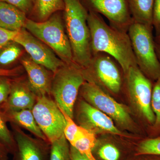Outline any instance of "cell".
<instances>
[{
  "label": "cell",
  "mask_w": 160,
  "mask_h": 160,
  "mask_svg": "<svg viewBox=\"0 0 160 160\" xmlns=\"http://www.w3.org/2000/svg\"><path fill=\"white\" fill-rule=\"evenodd\" d=\"M7 122L4 112L0 110V141L6 146L9 153L13 154L16 149V143L12 132L7 126Z\"/></svg>",
  "instance_id": "cell-25"
},
{
  "label": "cell",
  "mask_w": 160,
  "mask_h": 160,
  "mask_svg": "<svg viewBox=\"0 0 160 160\" xmlns=\"http://www.w3.org/2000/svg\"><path fill=\"white\" fill-rule=\"evenodd\" d=\"M18 32L10 31L0 27V49L9 42L13 41Z\"/></svg>",
  "instance_id": "cell-31"
},
{
  "label": "cell",
  "mask_w": 160,
  "mask_h": 160,
  "mask_svg": "<svg viewBox=\"0 0 160 160\" xmlns=\"http://www.w3.org/2000/svg\"><path fill=\"white\" fill-rule=\"evenodd\" d=\"M3 112L8 122L14 124L20 128H24L31 132L38 138L48 142L46 137L36 122L32 110L23 109Z\"/></svg>",
  "instance_id": "cell-16"
},
{
  "label": "cell",
  "mask_w": 160,
  "mask_h": 160,
  "mask_svg": "<svg viewBox=\"0 0 160 160\" xmlns=\"http://www.w3.org/2000/svg\"><path fill=\"white\" fill-rule=\"evenodd\" d=\"M70 156L71 160H89L85 155L81 153L73 146L70 145Z\"/></svg>",
  "instance_id": "cell-33"
},
{
  "label": "cell",
  "mask_w": 160,
  "mask_h": 160,
  "mask_svg": "<svg viewBox=\"0 0 160 160\" xmlns=\"http://www.w3.org/2000/svg\"><path fill=\"white\" fill-rule=\"evenodd\" d=\"M92 54L103 52L114 58L126 73L132 66H138L128 32L108 25L101 15L89 11Z\"/></svg>",
  "instance_id": "cell-1"
},
{
  "label": "cell",
  "mask_w": 160,
  "mask_h": 160,
  "mask_svg": "<svg viewBox=\"0 0 160 160\" xmlns=\"http://www.w3.org/2000/svg\"><path fill=\"white\" fill-rule=\"evenodd\" d=\"M49 160H71L70 145L64 134L50 144Z\"/></svg>",
  "instance_id": "cell-22"
},
{
  "label": "cell",
  "mask_w": 160,
  "mask_h": 160,
  "mask_svg": "<svg viewBox=\"0 0 160 160\" xmlns=\"http://www.w3.org/2000/svg\"><path fill=\"white\" fill-rule=\"evenodd\" d=\"M16 143L12 160H49L50 144L24 132L21 128L10 123Z\"/></svg>",
  "instance_id": "cell-13"
},
{
  "label": "cell",
  "mask_w": 160,
  "mask_h": 160,
  "mask_svg": "<svg viewBox=\"0 0 160 160\" xmlns=\"http://www.w3.org/2000/svg\"><path fill=\"white\" fill-rule=\"evenodd\" d=\"M12 41L23 47L33 62L53 73L65 64L49 47L25 28L18 31Z\"/></svg>",
  "instance_id": "cell-11"
},
{
  "label": "cell",
  "mask_w": 160,
  "mask_h": 160,
  "mask_svg": "<svg viewBox=\"0 0 160 160\" xmlns=\"http://www.w3.org/2000/svg\"><path fill=\"white\" fill-rule=\"evenodd\" d=\"M66 34L71 45L75 64L81 69L89 65L92 54L90 31L88 26L89 11L81 0H63Z\"/></svg>",
  "instance_id": "cell-2"
},
{
  "label": "cell",
  "mask_w": 160,
  "mask_h": 160,
  "mask_svg": "<svg viewBox=\"0 0 160 160\" xmlns=\"http://www.w3.org/2000/svg\"><path fill=\"white\" fill-rule=\"evenodd\" d=\"M37 98L28 82L20 79H12L9 97L5 104L0 107V110L6 112L32 110Z\"/></svg>",
  "instance_id": "cell-14"
},
{
  "label": "cell",
  "mask_w": 160,
  "mask_h": 160,
  "mask_svg": "<svg viewBox=\"0 0 160 160\" xmlns=\"http://www.w3.org/2000/svg\"><path fill=\"white\" fill-rule=\"evenodd\" d=\"M22 72L21 68H14L11 69H6L0 68V76L15 78L18 76Z\"/></svg>",
  "instance_id": "cell-32"
},
{
  "label": "cell",
  "mask_w": 160,
  "mask_h": 160,
  "mask_svg": "<svg viewBox=\"0 0 160 160\" xmlns=\"http://www.w3.org/2000/svg\"><path fill=\"white\" fill-rule=\"evenodd\" d=\"M85 82L82 69L76 65L65 64L53 73L51 95L59 108L72 118L80 88Z\"/></svg>",
  "instance_id": "cell-6"
},
{
  "label": "cell",
  "mask_w": 160,
  "mask_h": 160,
  "mask_svg": "<svg viewBox=\"0 0 160 160\" xmlns=\"http://www.w3.org/2000/svg\"><path fill=\"white\" fill-rule=\"evenodd\" d=\"M96 135L88 131L85 135L78 139L71 146H73L89 160H97L92 151L97 142Z\"/></svg>",
  "instance_id": "cell-23"
},
{
  "label": "cell",
  "mask_w": 160,
  "mask_h": 160,
  "mask_svg": "<svg viewBox=\"0 0 160 160\" xmlns=\"http://www.w3.org/2000/svg\"><path fill=\"white\" fill-rule=\"evenodd\" d=\"M11 4L27 14L31 13L34 6L35 0H0Z\"/></svg>",
  "instance_id": "cell-29"
},
{
  "label": "cell",
  "mask_w": 160,
  "mask_h": 160,
  "mask_svg": "<svg viewBox=\"0 0 160 160\" xmlns=\"http://www.w3.org/2000/svg\"><path fill=\"white\" fill-rule=\"evenodd\" d=\"M25 13L11 4L0 1V27L12 31L24 28L27 18Z\"/></svg>",
  "instance_id": "cell-17"
},
{
  "label": "cell",
  "mask_w": 160,
  "mask_h": 160,
  "mask_svg": "<svg viewBox=\"0 0 160 160\" xmlns=\"http://www.w3.org/2000/svg\"><path fill=\"white\" fill-rule=\"evenodd\" d=\"M79 93L82 99L111 118L121 128L133 129V120L128 108L116 102L97 85L86 81Z\"/></svg>",
  "instance_id": "cell-7"
},
{
  "label": "cell",
  "mask_w": 160,
  "mask_h": 160,
  "mask_svg": "<svg viewBox=\"0 0 160 160\" xmlns=\"http://www.w3.org/2000/svg\"><path fill=\"white\" fill-rule=\"evenodd\" d=\"M60 110L62 112L66 120V126L64 131V135L70 145H72L75 141L85 135L88 131L82 126L77 125L72 118L63 110L61 109Z\"/></svg>",
  "instance_id": "cell-24"
},
{
  "label": "cell",
  "mask_w": 160,
  "mask_h": 160,
  "mask_svg": "<svg viewBox=\"0 0 160 160\" xmlns=\"http://www.w3.org/2000/svg\"><path fill=\"white\" fill-rule=\"evenodd\" d=\"M128 2L133 21L152 26L154 0H128Z\"/></svg>",
  "instance_id": "cell-18"
},
{
  "label": "cell",
  "mask_w": 160,
  "mask_h": 160,
  "mask_svg": "<svg viewBox=\"0 0 160 160\" xmlns=\"http://www.w3.org/2000/svg\"><path fill=\"white\" fill-rule=\"evenodd\" d=\"M152 26L133 21L128 31L137 64L151 81L160 77V62L156 52Z\"/></svg>",
  "instance_id": "cell-4"
},
{
  "label": "cell",
  "mask_w": 160,
  "mask_h": 160,
  "mask_svg": "<svg viewBox=\"0 0 160 160\" xmlns=\"http://www.w3.org/2000/svg\"><path fill=\"white\" fill-rule=\"evenodd\" d=\"M63 0H35L31 13L39 22L49 19L56 12L64 9Z\"/></svg>",
  "instance_id": "cell-19"
},
{
  "label": "cell",
  "mask_w": 160,
  "mask_h": 160,
  "mask_svg": "<svg viewBox=\"0 0 160 160\" xmlns=\"http://www.w3.org/2000/svg\"><path fill=\"white\" fill-rule=\"evenodd\" d=\"M155 82L152 87L151 107L156 117L153 126L156 128H160V77Z\"/></svg>",
  "instance_id": "cell-27"
},
{
  "label": "cell",
  "mask_w": 160,
  "mask_h": 160,
  "mask_svg": "<svg viewBox=\"0 0 160 160\" xmlns=\"http://www.w3.org/2000/svg\"><path fill=\"white\" fill-rule=\"evenodd\" d=\"M142 160H160V156L155 155H142Z\"/></svg>",
  "instance_id": "cell-35"
},
{
  "label": "cell",
  "mask_w": 160,
  "mask_h": 160,
  "mask_svg": "<svg viewBox=\"0 0 160 160\" xmlns=\"http://www.w3.org/2000/svg\"><path fill=\"white\" fill-rule=\"evenodd\" d=\"M24 28L49 47L65 64L76 65L73 62L71 45L58 12L44 22H35L27 18Z\"/></svg>",
  "instance_id": "cell-3"
},
{
  "label": "cell",
  "mask_w": 160,
  "mask_h": 160,
  "mask_svg": "<svg viewBox=\"0 0 160 160\" xmlns=\"http://www.w3.org/2000/svg\"><path fill=\"white\" fill-rule=\"evenodd\" d=\"M76 118L79 126L93 134L122 135L111 118L83 99L80 100L78 104Z\"/></svg>",
  "instance_id": "cell-12"
},
{
  "label": "cell",
  "mask_w": 160,
  "mask_h": 160,
  "mask_svg": "<svg viewBox=\"0 0 160 160\" xmlns=\"http://www.w3.org/2000/svg\"><path fill=\"white\" fill-rule=\"evenodd\" d=\"M11 78L0 76V107L5 104L9 97L12 80Z\"/></svg>",
  "instance_id": "cell-28"
},
{
  "label": "cell",
  "mask_w": 160,
  "mask_h": 160,
  "mask_svg": "<svg viewBox=\"0 0 160 160\" xmlns=\"http://www.w3.org/2000/svg\"><path fill=\"white\" fill-rule=\"evenodd\" d=\"M85 80L94 83L103 89L114 94L122 91L125 73L114 58L105 52L92 55L89 65L81 69Z\"/></svg>",
  "instance_id": "cell-5"
},
{
  "label": "cell",
  "mask_w": 160,
  "mask_h": 160,
  "mask_svg": "<svg viewBox=\"0 0 160 160\" xmlns=\"http://www.w3.org/2000/svg\"><path fill=\"white\" fill-rule=\"evenodd\" d=\"M154 41L156 43L160 45V34L155 37Z\"/></svg>",
  "instance_id": "cell-37"
},
{
  "label": "cell",
  "mask_w": 160,
  "mask_h": 160,
  "mask_svg": "<svg viewBox=\"0 0 160 160\" xmlns=\"http://www.w3.org/2000/svg\"><path fill=\"white\" fill-rule=\"evenodd\" d=\"M88 11L104 16L109 25L128 32L133 20L128 0H81Z\"/></svg>",
  "instance_id": "cell-10"
},
{
  "label": "cell",
  "mask_w": 160,
  "mask_h": 160,
  "mask_svg": "<svg viewBox=\"0 0 160 160\" xmlns=\"http://www.w3.org/2000/svg\"><path fill=\"white\" fill-rule=\"evenodd\" d=\"M22 46L14 41H11L0 49V68L9 69L22 53Z\"/></svg>",
  "instance_id": "cell-20"
},
{
  "label": "cell",
  "mask_w": 160,
  "mask_h": 160,
  "mask_svg": "<svg viewBox=\"0 0 160 160\" xmlns=\"http://www.w3.org/2000/svg\"><path fill=\"white\" fill-rule=\"evenodd\" d=\"M9 151L6 146L0 141V160H9Z\"/></svg>",
  "instance_id": "cell-34"
},
{
  "label": "cell",
  "mask_w": 160,
  "mask_h": 160,
  "mask_svg": "<svg viewBox=\"0 0 160 160\" xmlns=\"http://www.w3.org/2000/svg\"><path fill=\"white\" fill-rule=\"evenodd\" d=\"M137 155H155L160 156V137L142 141L137 148Z\"/></svg>",
  "instance_id": "cell-26"
},
{
  "label": "cell",
  "mask_w": 160,
  "mask_h": 160,
  "mask_svg": "<svg viewBox=\"0 0 160 160\" xmlns=\"http://www.w3.org/2000/svg\"><path fill=\"white\" fill-rule=\"evenodd\" d=\"M21 62L27 72L29 86L37 97L51 95L53 76L49 70L29 58H23Z\"/></svg>",
  "instance_id": "cell-15"
},
{
  "label": "cell",
  "mask_w": 160,
  "mask_h": 160,
  "mask_svg": "<svg viewBox=\"0 0 160 160\" xmlns=\"http://www.w3.org/2000/svg\"><path fill=\"white\" fill-rule=\"evenodd\" d=\"M155 50L157 55L158 58L160 62V45L155 43Z\"/></svg>",
  "instance_id": "cell-36"
},
{
  "label": "cell",
  "mask_w": 160,
  "mask_h": 160,
  "mask_svg": "<svg viewBox=\"0 0 160 160\" xmlns=\"http://www.w3.org/2000/svg\"><path fill=\"white\" fill-rule=\"evenodd\" d=\"M152 25L155 31V36H157L160 34V0H154Z\"/></svg>",
  "instance_id": "cell-30"
},
{
  "label": "cell",
  "mask_w": 160,
  "mask_h": 160,
  "mask_svg": "<svg viewBox=\"0 0 160 160\" xmlns=\"http://www.w3.org/2000/svg\"><path fill=\"white\" fill-rule=\"evenodd\" d=\"M95 158L97 160H120L122 151L113 143L97 142L92 151Z\"/></svg>",
  "instance_id": "cell-21"
},
{
  "label": "cell",
  "mask_w": 160,
  "mask_h": 160,
  "mask_svg": "<svg viewBox=\"0 0 160 160\" xmlns=\"http://www.w3.org/2000/svg\"><path fill=\"white\" fill-rule=\"evenodd\" d=\"M125 87L132 106L148 123L154 126L156 117L151 107V80L138 66H132L125 74Z\"/></svg>",
  "instance_id": "cell-8"
},
{
  "label": "cell",
  "mask_w": 160,
  "mask_h": 160,
  "mask_svg": "<svg viewBox=\"0 0 160 160\" xmlns=\"http://www.w3.org/2000/svg\"><path fill=\"white\" fill-rule=\"evenodd\" d=\"M32 111L49 144L64 135L66 119L54 100L49 96L37 97Z\"/></svg>",
  "instance_id": "cell-9"
}]
</instances>
